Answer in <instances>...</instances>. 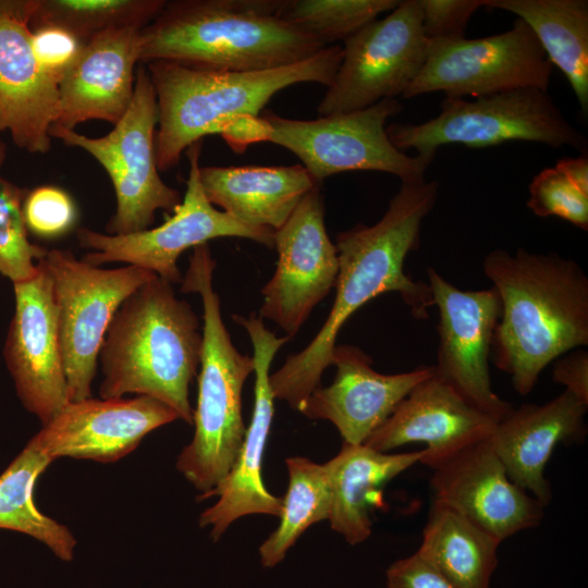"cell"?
Listing matches in <instances>:
<instances>
[{
    "mask_svg": "<svg viewBox=\"0 0 588 588\" xmlns=\"http://www.w3.org/2000/svg\"><path fill=\"white\" fill-rule=\"evenodd\" d=\"M438 191V183L426 179L401 182L377 223H358L336 234L339 272L330 314L311 342L270 373L274 399L298 411L331 365L342 326L378 295L396 292L415 319L429 318L431 289L427 282L411 279L404 261L419 247L422 221L433 209Z\"/></svg>",
    "mask_w": 588,
    "mask_h": 588,
    "instance_id": "1",
    "label": "cell"
},
{
    "mask_svg": "<svg viewBox=\"0 0 588 588\" xmlns=\"http://www.w3.org/2000/svg\"><path fill=\"white\" fill-rule=\"evenodd\" d=\"M482 268L502 303L493 363L526 395L551 362L588 345V278L572 259L524 248H495Z\"/></svg>",
    "mask_w": 588,
    "mask_h": 588,
    "instance_id": "2",
    "label": "cell"
},
{
    "mask_svg": "<svg viewBox=\"0 0 588 588\" xmlns=\"http://www.w3.org/2000/svg\"><path fill=\"white\" fill-rule=\"evenodd\" d=\"M284 0H172L139 32L138 61L249 72L306 60L327 46L284 20ZM329 47V46H328Z\"/></svg>",
    "mask_w": 588,
    "mask_h": 588,
    "instance_id": "3",
    "label": "cell"
},
{
    "mask_svg": "<svg viewBox=\"0 0 588 588\" xmlns=\"http://www.w3.org/2000/svg\"><path fill=\"white\" fill-rule=\"evenodd\" d=\"M201 348L203 330L192 306L156 275L122 303L109 324L98 355L103 375L99 395L149 396L192 425L189 385Z\"/></svg>",
    "mask_w": 588,
    "mask_h": 588,
    "instance_id": "4",
    "label": "cell"
},
{
    "mask_svg": "<svg viewBox=\"0 0 588 588\" xmlns=\"http://www.w3.org/2000/svg\"><path fill=\"white\" fill-rule=\"evenodd\" d=\"M342 53L341 46L332 45L291 65L249 72L197 70L166 61L145 64L158 102L159 171L175 167L183 151L204 136L221 134L237 119L259 117L283 88L301 83L329 87Z\"/></svg>",
    "mask_w": 588,
    "mask_h": 588,
    "instance_id": "5",
    "label": "cell"
},
{
    "mask_svg": "<svg viewBox=\"0 0 588 588\" xmlns=\"http://www.w3.org/2000/svg\"><path fill=\"white\" fill-rule=\"evenodd\" d=\"M215 268L208 244L195 246L181 282L183 293L200 295L204 308L195 431L176 460V469L200 492L199 499L228 476L237 460L246 433L243 387L255 370L253 356L237 351L222 320L212 285Z\"/></svg>",
    "mask_w": 588,
    "mask_h": 588,
    "instance_id": "6",
    "label": "cell"
},
{
    "mask_svg": "<svg viewBox=\"0 0 588 588\" xmlns=\"http://www.w3.org/2000/svg\"><path fill=\"white\" fill-rule=\"evenodd\" d=\"M440 113L422 123H392L385 127L401 151L434 159L443 145L483 148L511 140L568 146L580 151L587 137L555 105L548 90L520 88L465 100L445 97Z\"/></svg>",
    "mask_w": 588,
    "mask_h": 588,
    "instance_id": "7",
    "label": "cell"
},
{
    "mask_svg": "<svg viewBox=\"0 0 588 588\" xmlns=\"http://www.w3.org/2000/svg\"><path fill=\"white\" fill-rule=\"evenodd\" d=\"M402 109L397 98H390L363 110L315 120L266 112L256 119L253 143L286 148L318 185L328 176L350 171L387 172L401 182L424 180L433 159L401 151L385 131L388 119Z\"/></svg>",
    "mask_w": 588,
    "mask_h": 588,
    "instance_id": "8",
    "label": "cell"
},
{
    "mask_svg": "<svg viewBox=\"0 0 588 588\" xmlns=\"http://www.w3.org/2000/svg\"><path fill=\"white\" fill-rule=\"evenodd\" d=\"M157 95L145 64L135 74L130 107L113 128L101 137L74 130L50 127V137L91 155L108 173L117 208L107 234L125 235L148 230L158 210L173 213L182 199L159 175L156 157Z\"/></svg>",
    "mask_w": 588,
    "mask_h": 588,
    "instance_id": "9",
    "label": "cell"
},
{
    "mask_svg": "<svg viewBox=\"0 0 588 588\" xmlns=\"http://www.w3.org/2000/svg\"><path fill=\"white\" fill-rule=\"evenodd\" d=\"M38 262L52 282L69 401L88 399L113 316L136 289L157 274L131 265L101 268L66 249L47 250Z\"/></svg>",
    "mask_w": 588,
    "mask_h": 588,
    "instance_id": "10",
    "label": "cell"
},
{
    "mask_svg": "<svg viewBox=\"0 0 588 588\" xmlns=\"http://www.w3.org/2000/svg\"><path fill=\"white\" fill-rule=\"evenodd\" d=\"M427 45L426 62L402 99L438 91L452 98H478L550 86L553 65L531 28L518 17L500 34L427 40Z\"/></svg>",
    "mask_w": 588,
    "mask_h": 588,
    "instance_id": "11",
    "label": "cell"
},
{
    "mask_svg": "<svg viewBox=\"0 0 588 588\" xmlns=\"http://www.w3.org/2000/svg\"><path fill=\"white\" fill-rule=\"evenodd\" d=\"M201 140L187 148L189 161L186 192L181 204L161 225L145 231L110 235L89 229L77 230L82 247L91 249L82 259L94 266L125 262L147 269L159 278L181 283L177 268L181 254L217 237H243L269 248L274 245V231L243 223L218 210L206 197L199 179Z\"/></svg>",
    "mask_w": 588,
    "mask_h": 588,
    "instance_id": "12",
    "label": "cell"
},
{
    "mask_svg": "<svg viewBox=\"0 0 588 588\" xmlns=\"http://www.w3.org/2000/svg\"><path fill=\"white\" fill-rule=\"evenodd\" d=\"M420 0H401L343 41L342 60L317 112L329 117L402 97L422 69L428 45Z\"/></svg>",
    "mask_w": 588,
    "mask_h": 588,
    "instance_id": "13",
    "label": "cell"
},
{
    "mask_svg": "<svg viewBox=\"0 0 588 588\" xmlns=\"http://www.w3.org/2000/svg\"><path fill=\"white\" fill-rule=\"evenodd\" d=\"M433 306L439 310V348L434 373L470 405L500 420L512 409L492 389L489 356L502 303L491 286L463 291L427 268Z\"/></svg>",
    "mask_w": 588,
    "mask_h": 588,
    "instance_id": "14",
    "label": "cell"
},
{
    "mask_svg": "<svg viewBox=\"0 0 588 588\" xmlns=\"http://www.w3.org/2000/svg\"><path fill=\"white\" fill-rule=\"evenodd\" d=\"M277 268L261 290L259 317L293 338L314 308L335 285L339 259L324 224L320 186L299 201L285 223L274 231Z\"/></svg>",
    "mask_w": 588,
    "mask_h": 588,
    "instance_id": "15",
    "label": "cell"
},
{
    "mask_svg": "<svg viewBox=\"0 0 588 588\" xmlns=\"http://www.w3.org/2000/svg\"><path fill=\"white\" fill-rule=\"evenodd\" d=\"M235 322L248 333L255 363L254 411L246 428L237 460L228 476L205 499L218 497L217 502L199 516L200 527H210L217 541L236 519L252 514L280 517L282 498L268 491L262 480V458L273 417V395L269 376L277 352L290 339L277 336L266 328L261 317L233 315Z\"/></svg>",
    "mask_w": 588,
    "mask_h": 588,
    "instance_id": "16",
    "label": "cell"
},
{
    "mask_svg": "<svg viewBox=\"0 0 588 588\" xmlns=\"http://www.w3.org/2000/svg\"><path fill=\"white\" fill-rule=\"evenodd\" d=\"M432 470L433 502L455 511L500 542L541 523L544 506L510 479L490 434L457 450Z\"/></svg>",
    "mask_w": 588,
    "mask_h": 588,
    "instance_id": "17",
    "label": "cell"
},
{
    "mask_svg": "<svg viewBox=\"0 0 588 588\" xmlns=\"http://www.w3.org/2000/svg\"><path fill=\"white\" fill-rule=\"evenodd\" d=\"M179 415L145 395L69 401L26 445L59 457L112 463L134 451L155 429Z\"/></svg>",
    "mask_w": 588,
    "mask_h": 588,
    "instance_id": "18",
    "label": "cell"
},
{
    "mask_svg": "<svg viewBox=\"0 0 588 588\" xmlns=\"http://www.w3.org/2000/svg\"><path fill=\"white\" fill-rule=\"evenodd\" d=\"M32 280L15 283V311L4 358L24 407L48 422L68 402L52 282L37 262Z\"/></svg>",
    "mask_w": 588,
    "mask_h": 588,
    "instance_id": "19",
    "label": "cell"
},
{
    "mask_svg": "<svg viewBox=\"0 0 588 588\" xmlns=\"http://www.w3.org/2000/svg\"><path fill=\"white\" fill-rule=\"evenodd\" d=\"M35 0H0V133L9 131L28 152L50 150L60 110L59 85L40 68L30 46Z\"/></svg>",
    "mask_w": 588,
    "mask_h": 588,
    "instance_id": "20",
    "label": "cell"
},
{
    "mask_svg": "<svg viewBox=\"0 0 588 588\" xmlns=\"http://www.w3.org/2000/svg\"><path fill=\"white\" fill-rule=\"evenodd\" d=\"M371 358L354 345H335L331 365L335 376L328 387H317L299 407L310 419L332 422L348 444H364L433 366L394 375L371 367Z\"/></svg>",
    "mask_w": 588,
    "mask_h": 588,
    "instance_id": "21",
    "label": "cell"
},
{
    "mask_svg": "<svg viewBox=\"0 0 588 588\" xmlns=\"http://www.w3.org/2000/svg\"><path fill=\"white\" fill-rule=\"evenodd\" d=\"M497 422L465 401L433 369L364 444L389 452L408 443H424L420 463L433 468L457 450L490 434Z\"/></svg>",
    "mask_w": 588,
    "mask_h": 588,
    "instance_id": "22",
    "label": "cell"
},
{
    "mask_svg": "<svg viewBox=\"0 0 588 588\" xmlns=\"http://www.w3.org/2000/svg\"><path fill=\"white\" fill-rule=\"evenodd\" d=\"M139 28H111L93 36L59 85L60 110L51 127L74 130L88 120L115 125L131 105Z\"/></svg>",
    "mask_w": 588,
    "mask_h": 588,
    "instance_id": "23",
    "label": "cell"
},
{
    "mask_svg": "<svg viewBox=\"0 0 588 588\" xmlns=\"http://www.w3.org/2000/svg\"><path fill=\"white\" fill-rule=\"evenodd\" d=\"M588 405L564 390L542 404H523L501 418L491 444L510 479L547 506L552 499L544 468L559 443L583 440Z\"/></svg>",
    "mask_w": 588,
    "mask_h": 588,
    "instance_id": "24",
    "label": "cell"
},
{
    "mask_svg": "<svg viewBox=\"0 0 588 588\" xmlns=\"http://www.w3.org/2000/svg\"><path fill=\"white\" fill-rule=\"evenodd\" d=\"M199 179L213 206L243 223L273 231L319 186L302 164L200 167Z\"/></svg>",
    "mask_w": 588,
    "mask_h": 588,
    "instance_id": "25",
    "label": "cell"
},
{
    "mask_svg": "<svg viewBox=\"0 0 588 588\" xmlns=\"http://www.w3.org/2000/svg\"><path fill=\"white\" fill-rule=\"evenodd\" d=\"M422 450L407 453L379 452L365 444L343 443L324 463L331 487V528L350 544L367 540L371 513L382 504V488L393 478L420 463Z\"/></svg>",
    "mask_w": 588,
    "mask_h": 588,
    "instance_id": "26",
    "label": "cell"
},
{
    "mask_svg": "<svg viewBox=\"0 0 588 588\" xmlns=\"http://www.w3.org/2000/svg\"><path fill=\"white\" fill-rule=\"evenodd\" d=\"M485 7L515 14L534 32L548 59L567 78L588 112V1L485 0Z\"/></svg>",
    "mask_w": 588,
    "mask_h": 588,
    "instance_id": "27",
    "label": "cell"
},
{
    "mask_svg": "<svg viewBox=\"0 0 588 588\" xmlns=\"http://www.w3.org/2000/svg\"><path fill=\"white\" fill-rule=\"evenodd\" d=\"M500 543L455 511L432 502L416 554L458 588H490Z\"/></svg>",
    "mask_w": 588,
    "mask_h": 588,
    "instance_id": "28",
    "label": "cell"
},
{
    "mask_svg": "<svg viewBox=\"0 0 588 588\" xmlns=\"http://www.w3.org/2000/svg\"><path fill=\"white\" fill-rule=\"evenodd\" d=\"M52 462L26 445L0 475V528L30 536L69 562L74 558L76 539L66 526L41 513L34 501L35 483Z\"/></svg>",
    "mask_w": 588,
    "mask_h": 588,
    "instance_id": "29",
    "label": "cell"
},
{
    "mask_svg": "<svg viewBox=\"0 0 588 588\" xmlns=\"http://www.w3.org/2000/svg\"><path fill=\"white\" fill-rule=\"evenodd\" d=\"M285 465L289 487L282 498L280 524L259 547L260 562L268 568L285 558L308 527L328 520L331 510V487L324 464L293 456L285 460Z\"/></svg>",
    "mask_w": 588,
    "mask_h": 588,
    "instance_id": "30",
    "label": "cell"
},
{
    "mask_svg": "<svg viewBox=\"0 0 588 588\" xmlns=\"http://www.w3.org/2000/svg\"><path fill=\"white\" fill-rule=\"evenodd\" d=\"M167 0H35L29 28H64L87 42L111 28H144Z\"/></svg>",
    "mask_w": 588,
    "mask_h": 588,
    "instance_id": "31",
    "label": "cell"
},
{
    "mask_svg": "<svg viewBox=\"0 0 588 588\" xmlns=\"http://www.w3.org/2000/svg\"><path fill=\"white\" fill-rule=\"evenodd\" d=\"M399 3L400 0H284L280 14L328 47L346 40Z\"/></svg>",
    "mask_w": 588,
    "mask_h": 588,
    "instance_id": "32",
    "label": "cell"
},
{
    "mask_svg": "<svg viewBox=\"0 0 588 588\" xmlns=\"http://www.w3.org/2000/svg\"><path fill=\"white\" fill-rule=\"evenodd\" d=\"M27 192L0 177V273L13 284L35 278L46 248L32 244L23 215Z\"/></svg>",
    "mask_w": 588,
    "mask_h": 588,
    "instance_id": "33",
    "label": "cell"
},
{
    "mask_svg": "<svg viewBox=\"0 0 588 588\" xmlns=\"http://www.w3.org/2000/svg\"><path fill=\"white\" fill-rule=\"evenodd\" d=\"M527 207L538 217H559L588 230V194L555 168H546L529 184Z\"/></svg>",
    "mask_w": 588,
    "mask_h": 588,
    "instance_id": "34",
    "label": "cell"
},
{
    "mask_svg": "<svg viewBox=\"0 0 588 588\" xmlns=\"http://www.w3.org/2000/svg\"><path fill=\"white\" fill-rule=\"evenodd\" d=\"M23 215L27 230L46 238L68 233L77 218L72 197L64 189L51 185L38 186L27 193Z\"/></svg>",
    "mask_w": 588,
    "mask_h": 588,
    "instance_id": "35",
    "label": "cell"
},
{
    "mask_svg": "<svg viewBox=\"0 0 588 588\" xmlns=\"http://www.w3.org/2000/svg\"><path fill=\"white\" fill-rule=\"evenodd\" d=\"M30 46L42 71L58 85L79 58L86 42L52 25L30 29Z\"/></svg>",
    "mask_w": 588,
    "mask_h": 588,
    "instance_id": "36",
    "label": "cell"
},
{
    "mask_svg": "<svg viewBox=\"0 0 588 588\" xmlns=\"http://www.w3.org/2000/svg\"><path fill=\"white\" fill-rule=\"evenodd\" d=\"M422 33L427 40L463 37L473 14L485 0H420Z\"/></svg>",
    "mask_w": 588,
    "mask_h": 588,
    "instance_id": "37",
    "label": "cell"
},
{
    "mask_svg": "<svg viewBox=\"0 0 588 588\" xmlns=\"http://www.w3.org/2000/svg\"><path fill=\"white\" fill-rule=\"evenodd\" d=\"M388 588H458L416 553L387 569Z\"/></svg>",
    "mask_w": 588,
    "mask_h": 588,
    "instance_id": "38",
    "label": "cell"
},
{
    "mask_svg": "<svg viewBox=\"0 0 588 588\" xmlns=\"http://www.w3.org/2000/svg\"><path fill=\"white\" fill-rule=\"evenodd\" d=\"M552 379L588 405V353L576 350L554 363Z\"/></svg>",
    "mask_w": 588,
    "mask_h": 588,
    "instance_id": "39",
    "label": "cell"
},
{
    "mask_svg": "<svg viewBox=\"0 0 588 588\" xmlns=\"http://www.w3.org/2000/svg\"><path fill=\"white\" fill-rule=\"evenodd\" d=\"M555 169L563 173L576 187L588 194V159L586 155L565 157L556 161Z\"/></svg>",
    "mask_w": 588,
    "mask_h": 588,
    "instance_id": "40",
    "label": "cell"
},
{
    "mask_svg": "<svg viewBox=\"0 0 588 588\" xmlns=\"http://www.w3.org/2000/svg\"><path fill=\"white\" fill-rule=\"evenodd\" d=\"M5 159V146L0 139V168L3 164Z\"/></svg>",
    "mask_w": 588,
    "mask_h": 588,
    "instance_id": "41",
    "label": "cell"
}]
</instances>
